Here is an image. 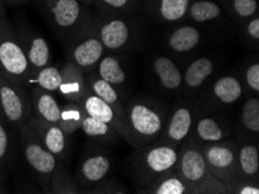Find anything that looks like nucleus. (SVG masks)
Masks as SVG:
<instances>
[{
	"label": "nucleus",
	"mask_w": 259,
	"mask_h": 194,
	"mask_svg": "<svg viewBox=\"0 0 259 194\" xmlns=\"http://www.w3.org/2000/svg\"><path fill=\"white\" fill-rule=\"evenodd\" d=\"M0 13H2V10H0Z\"/></svg>",
	"instance_id": "c03bdc74"
},
{
	"label": "nucleus",
	"mask_w": 259,
	"mask_h": 194,
	"mask_svg": "<svg viewBox=\"0 0 259 194\" xmlns=\"http://www.w3.org/2000/svg\"><path fill=\"white\" fill-rule=\"evenodd\" d=\"M239 164L242 171L254 176L259 170V153L254 145H244L239 151Z\"/></svg>",
	"instance_id": "bb28decb"
},
{
	"label": "nucleus",
	"mask_w": 259,
	"mask_h": 194,
	"mask_svg": "<svg viewBox=\"0 0 259 194\" xmlns=\"http://www.w3.org/2000/svg\"><path fill=\"white\" fill-rule=\"evenodd\" d=\"M17 141L10 130V126L0 121V179L7 175L17 157Z\"/></svg>",
	"instance_id": "9b49d317"
},
{
	"label": "nucleus",
	"mask_w": 259,
	"mask_h": 194,
	"mask_svg": "<svg viewBox=\"0 0 259 194\" xmlns=\"http://www.w3.org/2000/svg\"><path fill=\"white\" fill-rule=\"evenodd\" d=\"M214 64L208 58H198L188 66L185 74V83L187 86L198 88L206 81V78L213 72Z\"/></svg>",
	"instance_id": "4be33fe9"
},
{
	"label": "nucleus",
	"mask_w": 259,
	"mask_h": 194,
	"mask_svg": "<svg viewBox=\"0 0 259 194\" xmlns=\"http://www.w3.org/2000/svg\"><path fill=\"white\" fill-rule=\"evenodd\" d=\"M192 126V117L190 110L185 107L178 108L171 118L167 128V135L174 141H182L187 136Z\"/></svg>",
	"instance_id": "412c9836"
},
{
	"label": "nucleus",
	"mask_w": 259,
	"mask_h": 194,
	"mask_svg": "<svg viewBox=\"0 0 259 194\" xmlns=\"http://www.w3.org/2000/svg\"><path fill=\"white\" fill-rule=\"evenodd\" d=\"M100 77L112 85H119L125 81V74L120 63L114 57H105L99 65Z\"/></svg>",
	"instance_id": "393cba45"
},
{
	"label": "nucleus",
	"mask_w": 259,
	"mask_h": 194,
	"mask_svg": "<svg viewBox=\"0 0 259 194\" xmlns=\"http://www.w3.org/2000/svg\"><path fill=\"white\" fill-rule=\"evenodd\" d=\"M242 122L250 132H259V100L257 98L249 99L243 106Z\"/></svg>",
	"instance_id": "c756f323"
},
{
	"label": "nucleus",
	"mask_w": 259,
	"mask_h": 194,
	"mask_svg": "<svg viewBox=\"0 0 259 194\" xmlns=\"http://www.w3.org/2000/svg\"><path fill=\"white\" fill-rule=\"evenodd\" d=\"M155 72L158 76L160 83L164 88L168 90L178 89L182 85L183 78L179 69L177 68L176 64L167 57H158L156 58L155 64Z\"/></svg>",
	"instance_id": "dca6fc26"
},
{
	"label": "nucleus",
	"mask_w": 259,
	"mask_h": 194,
	"mask_svg": "<svg viewBox=\"0 0 259 194\" xmlns=\"http://www.w3.org/2000/svg\"><path fill=\"white\" fill-rule=\"evenodd\" d=\"M188 0H162L160 13L167 21H177L185 15Z\"/></svg>",
	"instance_id": "c85d7f7f"
},
{
	"label": "nucleus",
	"mask_w": 259,
	"mask_h": 194,
	"mask_svg": "<svg viewBox=\"0 0 259 194\" xmlns=\"http://www.w3.org/2000/svg\"><path fill=\"white\" fill-rule=\"evenodd\" d=\"M30 100L35 115L50 124H58L61 117V106L52 92L35 86L30 93Z\"/></svg>",
	"instance_id": "1a4fd4ad"
},
{
	"label": "nucleus",
	"mask_w": 259,
	"mask_h": 194,
	"mask_svg": "<svg viewBox=\"0 0 259 194\" xmlns=\"http://www.w3.org/2000/svg\"><path fill=\"white\" fill-rule=\"evenodd\" d=\"M241 194H259V188L252 187V186H246L241 189Z\"/></svg>",
	"instance_id": "58836bf2"
},
{
	"label": "nucleus",
	"mask_w": 259,
	"mask_h": 194,
	"mask_svg": "<svg viewBox=\"0 0 259 194\" xmlns=\"http://www.w3.org/2000/svg\"><path fill=\"white\" fill-rule=\"evenodd\" d=\"M206 161L197 150H187L182 160V171L184 177L190 181L202 179L206 173Z\"/></svg>",
	"instance_id": "a211bd4d"
},
{
	"label": "nucleus",
	"mask_w": 259,
	"mask_h": 194,
	"mask_svg": "<svg viewBox=\"0 0 259 194\" xmlns=\"http://www.w3.org/2000/svg\"><path fill=\"white\" fill-rule=\"evenodd\" d=\"M198 134L203 141L217 142L223 138V132L217 122L210 118H205L198 124Z\"/></svg>",
	"instance_id": "2f4dec72"
},
{
	"label": "nucleus",
	"mask_w": 259,
	"mask_h": 194,
	"mask_svg": "<svg viewBox=\"0 0 259 194\" xmlns=\"http://www.w3.org/2000/svg\"><path fill=\"white\" fill-rule=\"evenodd\" d=\"M20 145L23 157L36 176L45 192H50V178L57 165V158L46 148L28 124L20 129Z\"/></svg>",
	"instance_id": "f03ea898"
},
{
	"label": "nucleus",
	"mask_w": 259,
	"mask_h": 194,
	"mask_svg": "<svg viewBox=\"0 0 259 194\" xmlns=\"http://www.w3.org/2000/svg\"><path fill=\"white\" fill-rule=\"evenodd\" d=\"M5 192H6V188L4 187L3 181H2V179H0V194H2V193H5Z\"/></svg>",
	"instance_id": "ea45409f"
},
{
	"label": "nucleus",
	"mask_w": 259,
	"mask_h": 194,
	"mask_svg": "<svg viewBox=\"0 0 259 194\" xmlns=\"http://www.w3.org/2000/svg\"><path fill=\"white\" fill-rule=\"evenodd\" d=\"M79 104L85 110L86 115L99 119V120L104 121L107 125L113 124L116 126L117 122H119V117H117L115 110L96 94L90 96V94L86 93L79 101Z\"/></svg>",
	"instance_id": "f8f14e48"
},
{
	"label": "nucleus",
	"mask_w": 259,
	"mask_h": 194,
	"mask_svg": "<svg viewBox=\"0 0 259 194\" xmlns=\"http://www.w3.org/2000/svg\"><path fill=\"white\" fill-rule=\"evenodd\" d=\"M103 53L104 47L99 40L86 38L73 47L70 51V57L80 70H86L99 61Z\"/></svg>",
	"instance_id": "9d476101"
},
{
	"label": "nucleus",
	"mask_w": 259,
	"mask_h": 194,
	"mask_svg": "<svg viewBox=\"0 0 259 194\" xmlns=\"http://www.w3.org/2000/svg\"><path fill=\"white\" fill-rule=\"evenodd\" d=\"M31 73L19 36L0 13V74L11 83L26 86Z\"/></svg>",
	"instance_id": "f257e3e1"
},
{
	"label": "nucleus",
	"mask_w": 259,
	"mask_h": 194,
	"mask_svg": "<svg viewBox=\"0 0 259 194\" xmlns=\"http://www.w3.org/2000/svg\"><path fill=\"white\" fill-rule=\"evenodd\" d=\"M207 160L214 168L226 169L233 164L234 152L226 146H211L207 151Z\"/></svg>",
	"instance_id": "7c9ffc66"
},
{
	"label": "nucleus",
	"mask_w": 259,
	"mask_h": 194,
	"mask_svg": "<svg viewBox=\"0 0 259 194\" xmlns=\"http://www.w3.org/2000/svg\"><path fill=\"white\" fill-rule=\"evenodd\" d=\"M129 121L141 135L154 136L162 128V119L154 109L145 105H134L129 108Z\"/></svg>",
	"instance_id": "0eeeda50"
},
{
	"label": "nucleus",
	"mask_w": 259,
	"mask_h": 194,
	"mask_svg": "<svg viewBox=\"0 0 259 194\" xmlns=\"http://www.w3.org/2000/svg\"><path fill=\"white\" fill-rule=\"evenodd\" d=\"M248 31H249V35L254 40L259 38V19L258 18L253 19L252 21L249 23Z\"/></svg>",
	"instance_id": "e433bc0d"
},
{
	"label": "nucleus",
	"mask_w": 259,
	"mask_h": 194,
	"mask_svg": "<svg viewBox=\"0 0 259 194\" xmlns=\"http://www.w3.org/2000/svg\"><path fill=\"white\" fill-rule=\"evenodd\" d=\"M0 121H3L4 124H6V121H5V119H4V115H3V112H2V107H0ZM7 125V124H6ZM9 126V125H7Z\"/></svg>",
	"instance_id": "a19ab883"
},
{
	"label": "nucleus",
	"mask_w": 259,
	"mask_h": 194,
	"mask_svg": "<svg viewBox=\"0 0 259 194\" xmlns=\"http://www.w3.org/2000/svg\"><path fill=\"white\" fill-rule=\"evenodd\" d=\"M246 82L251 89L259 91V64L254 63L246 71Z\"/></svg>",
	"instance_id": "c9c22d12"
},
{
	"label": "nucleus",
	"mask_w": 259,
	"mask_h": 194,
	"mask_svg": "<svg viewBox=\"0 0 259 194\" xmlns=\"http://www.w3.org/2000/svg\"><path fill=\"white\" fill-rule=\"evenodd\" d=\"M200 40V33L193 27L185 26L180 27L168 40V45L175 51L185 53L190 51L198 46Z\"/></svg>",
	"instance_id": "aec40b11"
},
{
	"label": "nucleus",
	"mask_w": 259,
	"mask_h": 194,
	"mask_svg": "<svg viewBox=\"0 0 259 194\" xmlns=\"http://www.w3.org/2000/svg\"><path fill=\"white\" fill-rule=\"evenodd\" d=\"M111 168L108 158L101 155L91 156L83 162L80 166V178L86 183H97L107 176Z\"/></svg>",
	"instance_id": "4468645a"
},
{
	"label": "nucleus",
	"mask_w": 259,
	"mask_h": 194,
	"mask_svg": "<svg viewBox=\"0 0 259 194\" xmlns=\"http://www.w3.org/2000/svg\"><path fill=\"white\" fill-rule=\"evenodd\" d=\"M5 2H7V3H19V2H21V0H5Z\"/></svg>",
	"instance_id": "79ce46f5"
},
{
	"label": "nucleus",
	"mask_w": 259,
	"mask_h": 194,
	"mask_svg": "<svg viewBox=\"0 0 259 194\" xmlns=\"http://www.w3.org/2000/svg\"><path fill=\"white\" fill-rule=\"evenodd\" d=\"M50 192L53 193H76L77 188L70 177L66 175L64 168L56 165L50 178Z\"/></svg>",
	"instance_id": "a878e982"
},
{
	"label": "nucleus",
	"mask_w": 259,
	"mask_h": 194,
	"mask_svg": "<svg viewBox=\"0 0 259 194\" xmlns=\"http://www.w3.org/2000/svg\"><path fill=\"white\" fill-rule=\"evenodd\" d=\"M0 107L6 124L20 129L33 115L30 96L25 85L14 84L0 74Z\"/></svg>",
	"instance_id": "7ed1b4c3"
},
{
	"label": "nucleus",
	"mask_w": 259,
	"mask_h": 194,
	"mask_svg": "<svg viewBox=\"0 0 259 194\" xmlns=\"http://www.w3.org/2000/svg\"><path fill=\"white\" fill-rule=\"evenodd\" d=\"M0 10H2V4H0Z\"/></svg>",
	"instance_id": "37998d69"
},
{
	"label": "nucleus",
	"mask_w": 259,
	"mask_h": 194,
	"mask_svg": "<svg viewBox=\"0 0 259 194\" xmlns=\"http://www.w3.org/2000/svg\"><path fill=\"white\" fill-rule=\"evenodd\" d=\"M85 117L86 113L79 102L70 101L69 104L61 107V117L57 125L66 134H72L80 128Z\"/></svg>",
	"instance_id": "6ab92c4d"
},
{
	"label": "nucleus",
	"mask_w": 259,
	"mask_h": 194,
	"mask_svg": "<svg viewBox=\"0 0 259 194\" xmlns=\"http://www.w3.org/2000/svg\"><path fill=\"white\" fill-rule=\"evenodd\" d=\"M46 6L58 29L69 30L79 21L81 7L78 0H47Z\"/></svg>",
	"instance_id": "39448f33"
},
{
	"label": "nucleus",
	"mask_w": 259,
	"mask_h": 194,
	"mask_svg": "<svg viewBox=\"0 0 259 194\" xmlns=\"http://www.w3.org/2000/svg\"><path fill=\"white\" fill-rule=\"evenodd\" d=\"M220 7L215 3L201 0L191 6V17L198 22H206L220 15Z\"/></svg>",
	"instance_id": "cd10ccee"
},
{
	"label": "nucleus",
	"mask_w": 259,
	"mask_h": 194,
	"mask_svg": "<svg viewBox=\"0 0 259 194\" xmlns=\"http://www.w3.org/2000/svg\"><path fill=\"white\" fill-rule=\"evenodd\" d=\"M106 4H108L109 6H113V7H116V9H119V7H122L124 6L125 4L128 3V0H104Z\"/></svg>",
	"instance_id": "4c0bfd02"
},
{
	"label": "nucleus",
	"mask_w": 259,
	"mask_h": 194,
	"mask_svg": "<svg viewBox=\"0 0 259 194\" xmlns=\"http://www.w3.org/2000/svg\"><path fill=\"white\" fill-rule=\"evenodd\" d=\"M90 88L94 92L96 96L99 97L100 99H103L105 102L112 107L113 109L115 110L116 114H123V107L121 108V105L119 102V97H117V93L115 92V90L113 89V85L109 84L106 81H104L103 78H92L89 81Z\"/></svg>",
	"instance_id": "b1692460"
},
{
	"label": "nucleus",
	"mask_w": 259,
	"mask_h": 194,
	"mask_svg": "<svg viewBox=\"0 0 259 194\" xmlns=\"http://www.w3.org/2000/svg\"><path fill=\"white\" fill-rule=\"evenodd\" d=\"M27 124L40 138L43 145L56 158L65 156L68 150V134L60 126L50 124L36 115H31Z\"/></svg>",
	"instance_id": "20e7f679"
},
{
	"label": "nucleus",
	"mask_w": 259,
	"mask_h": 194,
	"mask_svg": "<svg viewBox=\"0 0 259 194\" xmlns=\"http://www.w3.org/2000/svg\"><path fill=\"white\" fill-rule=\"evenodd\" d=\"M129 37V29L127 25L121 20H113L105 25L100 30L101 43L108 49H119Z\"/></svg>",
	"instance_id": "ddd939ff"
},
{
	"label": "nucleus",
	"mask_w": 259,
	"mask_h": 194,
	"mask_svg": "<svg viewBox=\"0 0 259 194\" xmlns=\"http://www.w3.org/2000/svg\"><path fill=\"white\" fill-rule=\"evenodd\" d=\"M62 82L61 70L55 66L47 65L40 70L33 71L27 84H34L37 88L49 92H58Z\"/></svg>",
	"instance_id": "f3484780"
},
{
	"label": "nucleus",
	"mask_w": 259,
	"mask_h": 194,
	"mask_svg": "<svg viewBox=\"0 0 259 194\" xmlns=\"http://www.w3.org/2000/svg\"><path fill=\"white\" fill-rule=\"evenodd\" d=\"M20 43L33 71L40 70L49 65L52 62V53L48 42L40 35L27 34L25 37L20 38Z\"/></svg>",
	"instance_id": "6e6552de"
},
{
	"label": "nucleus",
	"mask_w": 259,
	"mask_h": 194,
	"mask_svg": "<svg viewBox=\"0 0 259 194\" xmlns=\"http://www.w3.org/2000/svg\"><path fill=\"white\" fill-rule=\"evenodd\" d=\"M62 82L58 92L62 97L69 101L79 102L88 93L85 85V79L81 70L72 62H66L64 68L61 71Z\"/></svg>",
	"instance_id": "423d86ee"
},
{
	"label": "nucleus",
	"mask_w": 259,
	"mask_h": 194,
	"mask_svg": "<svg viewBox=\"0 0 259 194\" xmlns=\"http://www.w3.org/2000/svg\"><path fill=\"white\" fill-rule=\"evenodd\" d=\"M177 151L170 146H158L151 149L145 156V163L151 171L160 173L171 169L176 164Z\"/></svg>",
	"instance_id": "2eb2a0df"
},
{
	"label": "nucleus",
	"mask_w": 259,
	"mask_h": 194,
	"mask_svg": "<svg viewBox=\"0 0 259 194\" xmlns=\"http://www.w3.org/2000/svg\"><path fill=\"white\" fill-rule=\"evenodd\" d=\"M186 187L182 181L177 178H170L157 188V194H183L185 193Z\"/></svg>",
	"instance_id": "72a5a7b5"
},
{
	"label": "nucleus",
	"mask_w": 259,
	"mask_h": 194,
	"mask_svg": "<svg viewBox=\"0 0 259 194\" xmlns=\"http://www.w3.org/2000/svg\"><path fill=\"white\" fill-rule=\"evenodd\" d=\"M234 9L238 15L248 18L257 10L256 0H234Z\"/></svg>",
	"instance_id": "f704fd0d"
},
{
	"label": "nucleus",
	"mask_w": 259,
	"mask_h": 194,
	"mask_svg": "<svg viewBox=\"0 0 259 194\" xmlns=\"http://www.w3.org/2000/svg\"><path fill=\"white\" fill-rule=\"evenodd\" d=\"M80 128L83 129V132L86 134V135L91 137L106 136L112 132V130L109 129V126L107 124H105L104 121L99 120V119H96L90 115H86L84 118L83 122H81Z\"/></svg>",
	"instance_id": "473e14b6"
},
{
	"label": "nucleus",
	"mask_w": 259,
	"mask_h": 194,
	"mask_svg": "<svg viewBox=\"0 0 259 194\" xmlns=\"http://www.w3.org/2000/svg\"><path fill=\"white\" fill-rule=\"evenodd\" d=\"M214 93L223 104H233L242 96V85L236 78L222 77L215 83Z\"/></svg>",
	"instance_id": "5701e85b"
}]
</instances>
